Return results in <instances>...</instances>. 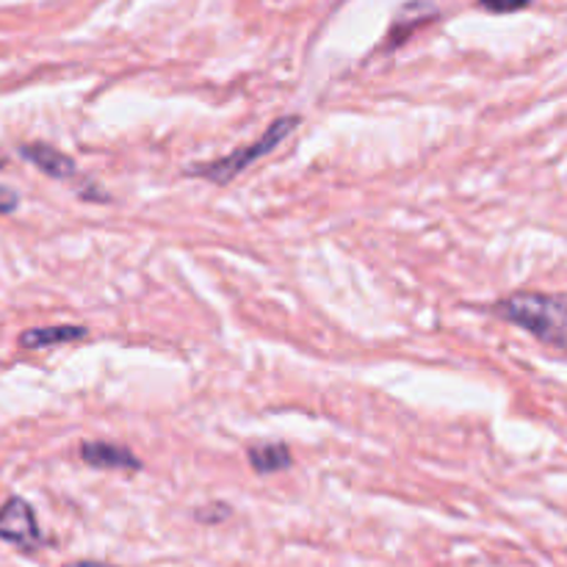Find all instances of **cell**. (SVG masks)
<instances>
[{
    "instance_id": "cell-3",
    "label": "cell",
    "mask_w": 567,
    "mask_h": 567,
    "mask_svg": "<svg viewBox=\"0 0 567 567\" xmlns=\"http://www.w3.org/2000/svg\"><path fill=\"white\" fill-rule=\"evenodd\" d=\"M0 540L11 543L20 551H37L42 546V532H39L37 515L25 498H9L0 507Z\"/></svg>"
},
{
    "instance_id": "cell-2",
    "label": "cell",
    "mask_w": 567,
    "mask_h": 567,
    "mask_svg": "<svg viewBox=\"0 0 567 567\" xmlns=\"http://www.w3.org/2000/svg\"><path fill=\"white\" fill-rule=\"evenodd\" d=\"M297 127H299V116H280V120L271 122V127L258 138V142L247 144V147L236 150V153L225 155V158L208 161V164H192L186 172L194 177H205V181L210 183H219V186L221 183H230L233 177L241 175L249 164H255L258 158L269 155L271 150H275L282 138L291 136Z\"/></svg>"
},
{
    "instance_id": "cell-8",
    "label": "cell",
    "mask_w": 567,
    "mask_h": 567,
    "mask_svg": "<svg viewBox=\"0 0 567 567\" xmlns=\"http://www.w3.org/2000/svg\"><path fill=\"white\" fill-rule=\"evenodd\" d=\"M476 6L491 14H515V11L529 9L532 0H476Z\"/></svg>"
},
{
    "instance_id": "cell-1",
    "label": "cell",
    "mask_w": 567,
    "mask_h": 567,
    "mask_svg": "<svg viewBox=\"0 0 567 567\" xmlns=\"http://www.w3.org/2000/svg\"><path fill=\"white\" fill-rule=\"evenodd\" d=\"M502 319L513 321L520 330L535 336L537 341L546 343L548 349L567 358V299L551 297V293L518 291L513 297L496 302Z\"/></svg>"
},
{
    "instance_id": "cell-10",
    "label": "cell",
    "mask_w": 567,
    "mask_h": 567,
    "mask_svg": "<svg viewBox=\"0 0 567 567\" xmlns=\"http://www.w3.org/2000/svg\"><path fill=\"white\" fill-rule=\"evenodd\" d=\"M227 515H230V509H227V507H214V509H210V513L199 509L197 518L203 520V524H216V520H225Z\"/></svg>"
},
{
    "instance_id": "cell-7",
    "label": "cell",
    "mask_w": 567,
    "mask_h": 567,
    "mask_svg": "<svg viewBox=\"0 0 567 567\" xmlns=\"http://www.w3.org/2000/svg\"><path fill=\"white\" fill-rule=\"evenodd\" d=\"M249 465L258 474H280V471L291 468V449L286 443H260V446L249 449Z\"/></svg>"
},
{
    "instance_id": "cell-6",
    "label": "cell",
    "mask_w": 567,
    "mask_h": 567,
    "mask_svg": "<svg viewBox=\"0 0 567 567\" xmlns=\"http://www.w3.org/2000/svg\"><path fill=\"white\" fill-rule=\"evenodd\" d=\"M89 336L86 327L78 324H55V327H37V330H28L20 336L22 349H48L55 343H75L83 341Z\"/></svg>"
},
{
    "instance_id": "cell-9",
    "label": "cell",
    "mask_w": 567,
    "mask_h": 567,
    "mask_svg": "<svg viewBox=\"0 0 567 567\" xmlns=\"http://www.w3.org/2000/svg\"><path fill=\"white\" fill-rule=\"evenodd\" d=\"M20 205V197L9 186H0V214H11Z\"/></svg>"
},
{
    "instance_id": "cell-4",
    "label": "cell",
    "mask_w": 567,
    "mask_h": 567,
    "mask_svg": "<svg viewBox=\"0 0 567 567\" xmlns=\"http://www.w3.org/2000/svg\"><path fill=\"white\" fill-rule=\"evenodd\" d=\"M81 460L86 465H94V468H109V471H138L142 463H138L136 454L125 446H116V443H103V441H89L78 449Z\"/></svg>"
},
{
    "instance_id": "cell-5",
    "label": "cell",
    "mask_w": 567,
    "mask_h": 567,
    "mask_svg": "<svg viewBox=\"0 0 567 567\" xmlns=\"http://www.w3.org/2000/svg\"><path fill=\"white\" fill-rule=\"evenodd\" d=\"M20 155L31 161L39 172H44L48 177H59V181H70L78 172L75 161L61 153V150L50 147V144H22Z\"/></svg>"
},
{
    "instance_id": "cell-11",
    "label": "cell",
    "mask_w": 567,
    "mask_h": 567,
    "mask_svg": "<svg viewBox=\"0 0 567 567\" xmlns=\"http://www.w3.org/2000/svg\"><path fill=\"white\" fill-rule=\"evenodd\" d=\"M61 567H116V565H105V563H70Z\"/></svg>"
}]
</instances>
